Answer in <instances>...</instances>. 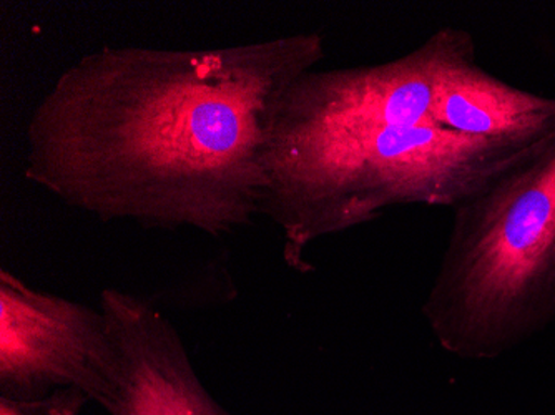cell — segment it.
I'll list each match as a JSON object with an SVG mask.
<instances>
[{"mask_svg": "<svg viewBox=\"0 0 555 415\" xmlns=\"http://www.w3.org/2000/svg\"><path fill=\"white\" fill-rule=\"evenodd\" d=\"M324 59L320 33L215 49L100 47L25 128V180L104 223L220 238L261 217L271 114Z\"/></svg>", "mask_w": 555, "mask_h": 415, "instance_id": "obj_1", "label": "cell"}, {"mask_svg": "<svg viewBox=\"0 0 555 415\" xmlns=\"http://www.w3.org/2000/svg\"><path fill=\"white\" fill-rule=\"evenodd\" d=\"M538 146L514 148L435 125L268 140L261 217L282 231L286 267L307 274L308 249L320 239L395 206L454 208Z\"/></svg>", "mask_w": 555, "mask_h": 415, "instance_id": "obj_2", "label": "cell"}, {"mask_svg": "<svg viewBox=\"0 0 555 415\" xmlns=\"http://www.w3.org/2000/svg\"><path fill=\"white\" fill-rule=\"evenodd\" d=\"M439 348L491 361L555 321V135L454 206L421 308Z\"/></svg>", "mask_w": 555, "mask_h": 415, "instance_id": "obj_3", "label": "cell"}, {"mask_svg": "<svg viewBox=\"0 0 555 415\" xmlns=\"http://www.w3.org/2000/svg\"><path fill=\"white\" fill-rule=\"evenodd\" d=\"M118 352L102 308L40 291L0 271V399L37 402L79 391L102 407Z\"/></svg>", "mask_w": 555, "mask_h": 415, "instance_id": "obj_4", "label": "cell"}, {"mask_svg": "<svg viewBox=\"0 0 555 415\" xmlns=\"http://www.w3.org/2000/svg\"><path fill=\"white\" fill-rule=\"evenodd\" d=\"M452 33L444 27L410 54L383 64L317 67L299 75L274 105L268 140L431 127L436 75Z\"/></svg>", "mask_w": 555, "mask_h": 415, "instance_id": "obj_5", "label": "cell"}, {"mask_svg": "<svg viewBox=\"0 0 555 415\" xmlns=\"http://www.w3.org/2000/svg\"><path fill=\"white\" fill-rule=\"evenodd\" d=\"M99 306L118 352L108 415H235L217 401L175 324L149 299L108 288Z\"/></svg>", "mask_w": 555, "mask_h": 415, "instance_id": "obj_6", "label": "cell"}, {"mask_svg": "<svg viewBox=\"0 0 555 415\" xmlns=\"http://www.w3.org/2000/svg\"><path fill=\"white\" fill-rule=\"evenodd\" d=\"M436 127L532 148L555 135V99L526 92L477 64L476 43L454 29L448 54L436 75L431 108Z\"/></svg>", "mask_w": 555, "mask_h": 415, "instance_id": "obj_7", "label": "cell"}, {"mask_svg": "<svg viewBox=\"0 0 555 415\" xmlns=\"http://www.w3.org/2000/svg\"><path fill=\"white\" fill-rule=\"evenodd\" d=\"M89 398L79 391H64L37 402L0 399V415H82Z\"/></svg>", "mask_w": 555, "mask_h": 415, "instance_id": "obj_8", "label": "cell"}]
</instances>
